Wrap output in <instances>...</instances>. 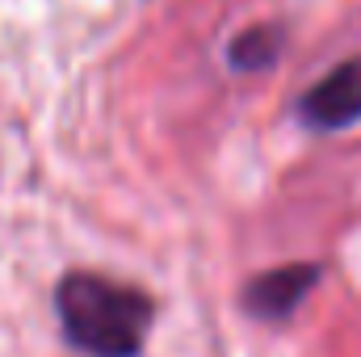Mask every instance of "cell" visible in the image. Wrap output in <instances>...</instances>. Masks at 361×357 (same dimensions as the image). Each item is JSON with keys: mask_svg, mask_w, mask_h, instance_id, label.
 Instances as JSON below:
<instances>
[{"mask_svg": "<svg viewBox=\"0 0 361 357\" xmlns=\"http://www.w3.org/2000/svg\"><path fill=\"white\" fill-rule=\"evenodd\" d=\"M63 332L89 357H135L152 324V298L101 273H68L55 290Z\"/></svg>", "mask_w": 361, "mask_h": 357, "instance_id": "cell-1", "label": "cell"}, {"mask_svg": "<svg viewBox=\"0 0 361 357\" xmlns=\"http://www.w3.org/2000/svg\"><path fill=\"white\" fill-rule=\"evenodd\" d=\"M298 114L315 131H345L361 122V55L336 63L315 89L298 101Z\"/></svg>", "mask_w": 361, "mask_h": 357, "instance_id": "cell-2", "label": "cell"}, {"mask_svg": "<svg viewBox=\"0 0 361 357\" xmlns=\"http://www.w3.org/2000/svg\"><path fill=\"white\" fill-rule=\"evenodd\" d=\"M319 282V265H281L269 269L261 277H252L244 286V307L257 315V320H286L302 298L307 290Z\"/></svg>", "mask_w": 361, "mask_h": 357, "instance_id": "cell-3", "label": "cell"}, {"mask_svg": "<svg viewBox=\"0 0 361 357\" xmlns=\"http://www.w3.org/2000/svg\"><path fill=\"white\" fill-rule=\"evenodd\" d=\"M273 59H277V30H269V25H257L231 42V63L240 72H261Z\"/></svg>", "mask_w": 361, "mask_h": 357, "instance_id": "cell-4", "label": "cell"}]
</instances>
